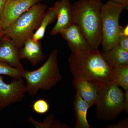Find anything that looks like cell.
Here are the masks:
<instances>
[{"label": "cell", "mask_w": 128, "mask_h": 128, "mask_svg": "<svg viewBox=\"0 0 128 128\" xmlns=\"http://www.w3.org/2000/svg\"><path fill=\"white\" fill-rule=\"evenodd\" d=\"M69 64L74 77H81L100 86L112 82V69L98 50L72 52Z\"/></svg>", "instance_id": "cell-1"}, {"label": "cell", "mask_w": 128, "mask_h": 128, "mask_svg": "<svg viewBox=\"0 0 128 128\" xmlns=\"http://www.w3.org/2000/svg\"><path fill=\"white\" fill-rule=\"evenodd\" d=\"M98 0H79L72 4L73 22L87 40L91 50H98L102 42V8Z\"/></svg>", "instance_id": "cell-2"}, {"label": "cell", "mask_w": 128, "mask_h": 128, "mask_svg": "<svg viewBox=\"0 0 128 128\" xmlns=\"http://www.w3.org/2000/svg\"><path fill=\"white\" fill-rule=\"evenodd\" d=\"M58 50L50 53L44 64L33 71L24 70L22 78L26 81L27 93L36 96L41 90L48 91L62 80L58 61Z\"/></svg>", "instance_id": "cell-3"}, {"label": "cell", "mask_w": 128, "mask_h": 128, "mask_svg": "<svg viewBox=\"0 0 128 128\" xmlns=\"http://www.w3.org/2000/svg\"><path fill=\"white\" fill-rule=\"evenodd\" d=\"M47 6L38 2L22 14L9 27L3 30L2 37L13 41L18 48H22L25 42L39 26L45 14Z\"/></svg>", "instance_id": "cell-4"}, {"label": "cell", "mask_w": 128, "mask_h": 128, "mask_svg": "<svg viewBox=\"0 0 128 128\" xmlns=\"http://www.w3.org/2000/svg\"><path fill=\"white\" fill-rule=\"evenodd\" d=\"M96 105L98 119L113 121L122 111H126L124 93L114 82H108L101 86Z\"/></svg>", "instance_id": "cell-5"}, {"label": "cell", "mask_w": 128, "mask_h": 128, "mask_svg": "<svg viewBox=\"0 0 128 128\" xmlns=\"http://www.w3.org/2000/svg\"><path fill=\"white\" fill-rule=\"evenodd\" d=\"M124 10L121 5L109 0L102 8V42L103 51L118 44L120 34L119 19Z\"/></svg>", "instance_id": "cell-6"}, {"label": "cell", "mask_w": 128, "mask_h": 128, "mask_svg": "<svg viewBox=\"0 0 128 128\" xmlns=\"http://www.w3.org/2000/svg\"><path fill=\"white\" fill-rule=\"evenodd\" d=\"M26 93L23 78L13 79L7 84L5 82L3 76L0 75V111L23 100Z\"/></svg>", "instance_id": "cell-7"}, {"label": "cell", "mask_w": 128, "mask_h": 128, "mask_svg": "<svg viewBox=\"0 0 128 128\" xmlns=\"http://www.w3.org/2000/svg\"><path fill=\"white\" fill-rule=\"evenodd\" d=\"M43 0H6L0 19V24L2 30L3 31L9 27L32 6Z\"/></svg>", "instance_id": "cell-8"}, {"label": "cell", "mask_w": 128, "mask_h": 128, "mask_svg": "<svg viewBox=\"0 0 128 128\" xmlns=\"http://www.w3.org/2000/svg\"><path fill=\"white\" fill-rule=\"evenodd\" d=\"M56 11L57 20L50 33V35L60 34L62 30L68 28L74 24L72 4L70 0H60L57 2L54 6Z\"/></svg>", "instance_id": "cell-9"}, {"label": "cell", "mask_w": 128, "mask_h": 128, "mask_svg": "<svg viewBox=\"0 0 128 128\" xmlns=\"http://www.w3.org/2000/svg\"><path fill=\"white\" fill-rule=\"evenodd\" d=\"M72 84L76 92L87 102L90 108L96 105L101 86L80 77H73Z\"/></svg>", "instance_id": "cell-10"}, {"label": "cell", "mask_w": 128, "mask_h": 128, "mask_svg": "<svg viewBox=\"0 0 128 128\" xmlns=\"http://www.w3.org/2000/svg\"><path fill=\"white\" fill-rule=\"evenodd\" d=\"M18 49L13 41L2 37L0 38V61L14 68L24 69L20 62Z\"/></svg>", "instance_id": "cell-11"}, {"label": "cell", "mask_w": 128, "mask_h": 128, "mask_svg": "<svg viewBox=\"0 0 128 128\" xmlns=\"http://www.w3.org/2000/svg\"><path fill=\"white\" fill-rule=\"evenodd\" d=\"M60 34L67 41L72 52L91 50L87 40L75 24L62 30Z\"/></svg>", "instance_id": "cell-12"}, {"label": "cell", "mask_w": 128, "mask_h": 128, "mask_svg": "<svg viewBox=\"0 0 128 128\" xmlns=\"http://www.w3.org/2000/svg\"><path fill=\"white\" fill-rule=\"evenodd\" d=\"M22 47L19 51L20 60H28L32 65L36 66L45 59L40 41H35L31 37L26 41Z\"/></svg>", "instance_id": "cell-13"}, {"label": "cell", "mask_w": 128, "mask_h": 128, "mask_svg": "<svg viewBox=\"0 0 128 128\" xmlns=\"http://www.w3.org/2000/svg\"><path fill=\"white\" fill-rule=\"evenodd\" d=\"M104 59L111 69L128 66V51L118 45L101 53Z\"/></svg>", "instance_id": "cell-14"}, {"label": "cell", "mask_w": 128, "mask_h": 128, "mask_svg": "<svg viewBox=\"0 0 128 128\" xmlns=\"http://www.w3.org/2000/svg\"><path fill=\"white\" fill-rule=\"evenodd\" d=\"M76 117V128H90L87 120V113L90 108L86 102L76 92L74 101Z\"/></svg>", "instance_id": "cell-15"}, {"label": "cell", "mask_w": 128, "mask_h": 128, "mask_svg": "<svg viewBox=\"0 0 128 128\" xmlns=\"http://www.w3.org/2000/svg\"><path fill=\"white\" fill-rule=\"evenodd\" d=\"M57 18L56 11L54 7L50 8L46 11L39 26L32 36L33 39L36 41H40L45 35L48 26L54 22Z\"/></svg>", "instance_id": "cell-16"}, {"label": "cell", "mask_w": 128, "mask_h": 128, "mask_svg": "<svg viewBox=\"0 0 128 128\" xmlns=\"http://www.w3.org/2000/svg\"><path fill=\"white\" fill-rule=\"evenodd\" d=\"M28 121L36 128H69V126L56 119L53 114L48 115L42 122L35 120L32 116L28 118Z\"/></svg>", "instance_id": "cell-17"}, {"label": "cell", "mask_w": 128, "mask_h": 128, "mask_svg": "<svg viewBox=\"0 0 128 128\" xmlns=\"http://www.w3.org/2000/svg\"><path fill=\"white\" fill-rule=\"evenodd\" d=\"M111 80L125 92L128 91V66L112 69Z\"/></svg>", "instance_id": "cell-18"}, {"label": "cell", "mask_w": 128, "mask_h": 128, "mask_svg": "<svg viewBox=\"0 0 128 128\" xmlns=\"http://www.w3.org/2000/svg\"><path fill=\"white\" fill-rule=\"evenodd\" d=\"M24 70L14 68L0 61V75L7 76L12 79L22 78Z\"/></svg>", "instance_id": "cell-19"}, {"label": "cell", "mask_w": 128, "mask_h": 128, "mask_svg": "<svg viewBox=\"0 0 128 128\" xmlns=\"http://www.w3.org/2000/svg\"><path fill=\"white\" fill-rule=\"evenodd\" d=\"M32 107L33 111L39 114H46L50 109L49 104L43 98H40L35 101Z\"/></svg>", "instance_id": "cell-20"}, {"label": "cell", "mask_w": 128, "mask_h": 128, "mask_svg": "<svg viewBox=\"0 0 128 128\" xmlns=\"http://www.w3.org/2000/svg\"><path fill=\"white\" fill-rule=\"evenodd\" d=\"M118 44L124 50L128 51V36L120 34Z\"/></svg>", "instance_id": "cell-21"}, {"label": "cell", "mask_w": 128, "mask_h": 128, "mask_svg": "<svg viewBox=\"0 0 128 128\" xmlns=\"http://www.w3.org/2000/svg\"><path fill=\"white\" fill-rule=\"evenodd\" d=\"M128 118L116 124H112L108 126L110 128H128Z\"/></svg>", "instance_id": "cell-22"}, {"label": "cell", "mask_w": 128, "mask_h": 128, "mask_svg": "<svg viewBox=\"0 0 128 128\" xmlns=\"http://www.w3.org/2000/svg\"><path fill=\"white\" fill-rule=\"evenodd\" d=\"M111 1L115 2L117 4L121 5L124 9H128V0H109Z\"/></svg>", "instance_id": "cell-23"}, {"label": "cell", "mask_w": 128, "mask_h": 128, "mask_svg": "<svg viewBox=\"0 0 128 128\" xmlns=\"http://www.w3.org/2000/svg\"><path fill=\"white\" fill-rule=\"evenodd\" d=\"M121 34L124 36H128V25H127L124 28L120 26Z\"/></svg>", "instance_id": "cell-24"}, {"label": "cell", "mask_w": 128, "mask_h": 128, "mask_svg": "<svg viewBox=\"0 0 128 128\" xmlns=\"http://www.w3.org/2000/svg\"><path fill=\"white\" fill-rule=\"evenodd\" d=\"M6 1V0H0V19L1 18L2 12Z\"/></svg>", "instance_id": "cell-25"}, {"label": "cell", "mask_w": 128, "mask_h": 128, "mask_svg": "<svg viewBox=\"0 0 128 128\" xmlns=\"http://www.w3.org/2000/svg\"><path fill=\"white\" fill-rule=\"evenodd\" d=\"M3 30H2L0 24V38L2 37V32Z\"/></svg>", "instance_id": "cell-26"}, {"label": "cell", "mask_w": 128, "mask_h": 128, "mask_svg": "<svg viewBox=\"0 0 128 128\" xmlns=\"http://www.w3.org/2000/svg\"><path fill=\"white\" fill-rule=\"evenodd\" d=\"M98 0L101 1H102V0Z\"/></svg>", "instance_id": "cell-27"}, {"label": "cell", "mask_w": 128, "mask_h": 128, "mask_svg": "<svg viewBox=\"0 0 128 128\" xmlns=\"http://www.w3.org/2000/svg\"></svg>", "instance_id": "cell-28"}]
</instances>
